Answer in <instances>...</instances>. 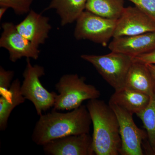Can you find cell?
<instances>
[{
	"mask_svg": "<svg viewBox=\"0 0 155 155\" xmlns=\"http://www.w3.org/2000/svg\"><path fill=\"white\" fill-rule=\"evenodd\" d=\"M91 124L86 105H81L67 113L53 109L50 113L40 116L31 138L35 144L43 146L50 141L65 137L89 133Z\"/></svg>",
	"mask_w": 155,
	"mask_h": 155,
	"instance_id": "obj_1",
	"label": "cell"
},
{
	"mask_svg": "<svg viewBox=\"0 0 155 155\" xmlns=\"http://www.w3.org/2000/svg\"><path fill=\"white\" fill-rule=\"evenodd\" d=\"M87 107L93 126V147L96 155H118L122 147L119 121L114 110L104 101L89 100Z\"/></svg>",
	"mask_w": 155,
	"mask_h": 155,
	"instance_id": "obj_2",
	"label": "cell"
},
{
	"mask_svg": "<svg viewBox=\"0 0 155 155\" xmlns=\"http://www.w3.org/2000/svg\"><path fill=\"white\" fill-rule=\"evenodd\" d=\"M86 78L76 74H65L55 84L57 94L53 110L71 111L79 107L84 101L98 99L101 92L85 82Z\"/></svg>",
	"mask_w": 155,
	"mask_h": 155,
	"instance_id": "obj_3",
	"label": "cell"
},
{
	"mask_svg": "<svg viewBox=\"0 0 155 155\" xmlns=\"http://www.w3.org/2000/svg\"><path fill=\"white\" fill-rule=\"evenodd\" d=\"M81 58L91 64L115 91L125 87L127 73L133 63L132 57L111 51L103 55L83 54Z\"/></svg>",
	"mask_w": 155,
	"mask_h": 155,
	"instance_id": "obj_4",
	"label": "cell"
},
{
	"mask_svg": "<svg viewBox=\"0 0 155 155\" xmlns=\"http://www.w3.org/2000/svg\"><path fill=\"white\" fill-rule=\"evenodd\" d=\"M45 75L44 67L32 65L30 58L26 59V65L22 74L21 93L25 99L30 101L38 116L53 107L57 94L50 92L43 86L40 78Z\"/></svg>",
	"mask_w": 155,
	"mask_h": 155,
	"instance_id": "obj_5",
	"label": "cell"
},
{
	"mask_svg": "<svg viewBox=\"0 0 155 155\" xmlns=\"http://www.w3.org/2000/svg\"><path fill=\"white\" fill-rule=\"evenodd\" d=\"M117 19H108L85 10L76 20L74 36L107 46L114 37Z\"/></svg>",
	"mask_w": 155,
	"mask_h": 155,
	"instance_id": "obj_6",
	"label": "cell"
},
{
	"mask_svg": "<svg viewBox=\"0 0 155 155\" xmlns=\"http://www.w3.org/2000/svg\"><path fill=\"white\" fill-rule=\"evenodd\" d=\"M119 121L122 141L120 155H143L142 144L147 137V131L139 128L134 121L133 114L114 103L109 102Z\"/></svg>",
	"mask_w": 155,
	"mask_h": 155,
	"instance_id": "obj_7",
	"label": "cell"
},
{
	"mask_svg": "<svg viewBox=\"0 0 155 155\" xmlns=\"http://www.w3.org/2000/svg\"><path fill=\"white\" fill-rule=\"evenodd\" d=\"M3 32L0 38V47L8 50L9 59L13 63L22 58L36 60L40 54L39 47L34 44L19 33L16 25L11 22L2 25Z\"/></svg>",
	"mask_w": 155,
	"mask_h": 155,
	"instance_id": "obj_8",
	"label": "cell"
},
{
	"mask_svg": "<svg viewBox=\"0 0 155 155\" xmlns=\"http://www.w3.org/2000/svg\"><path fill=\"white\" fill-rule=\"evenodd\" d=\"M155 31V21L134 6L124 8L117 20L114 37L132 36Z\"/></svg>",
	"mask_w": 155,
	"mask_h": 155,
	"instance_id": "obj_9",
	"label": "cell"
},
{
	"mask_svg": "<svg viewBox=\"0 0 155 155\" xmlns=\"http://www.w3.org/2000/svg\"><path fill=\"white\" fill-rule=\"evenodd\" d=\"M42 147L46 155H95L92 137L89 133L65 137L50 141Z\"/></svg>",
	"mask_w": 155,
	"mask_h": 155,
	"instance_id": "obj_10",
	"label": "cell"
},
{
	"mask_svg": "<svg viewBox=\"0 0 155 155\" xmlns=\"http://www.w3.org/2000/svg\"><path fill=\"white\" fill-rule=\"evenodd\" d=\"M108 48L111 51L134 57L155 50V31L113 38Z\"/></svg>",
	"mask_w": 155,
	"mask_h": 155,
	"instance_id": "obj_11",
	"label": "cell"
},
{
	"mask_svg": "<svg viewBox=\"0 0 155 155\" xmlns=\"http://www.w3.org/2000/svg\"><path fill=\"white\" fill-rule=\"evenodd\" d=\"M49 17L31 10L16 28L20 34L37 46L44 44L51 29Z\"/></svg>",
	"mask_w": 155,
	"mask_h": 155,
	"instance_id": "obj_12",
	"label": "cell"
},
{
	"mask_svg": "<svg viewBox=\"0 0 155 155\" xmlns=\"http://www.w3.org/2000/svg\"><path fill=\"white\" fill-rule=\"evenodd\" d=\"M125 87L151 96L155 93V80L145 64L133 62L127 73Z\"/></svg>",
	"mask_w": 155,
	"mask_h": 155,
	"instance_id": "obj_13",
	"label": "cell"
},
{
	"mask_svg": "<svg viewBox=\"0 0 155 155\" xmlns=\"http://www.w3.org/2000/svg\"><path fill=\"white\" fill-rule=\"evenodd\" d=\"M150 96L143 93L124 87L115 91L109 102L114 103L132 114H137L148 104Z\"/></svg>",
	"mask_w": 155,
	"mask_h": 155,
	"instance_id": "obj_14",
	"label": "cell"
},
{
	"mask_svg": "<svg viewBox=\"0 0 155 155\" xmlns=\"http://www.w3.org/2000/svg\"><path fill=\"white\" fill-rule=\"evenodd\" d=\"M87 0H51L44 11L54 9L61 18V26L76 21L85 11Z\"/></svg>",
	"mask_w": 155,
	"mask_h": 155,
	"instance_id": "obj_15",
	"label": "cell"
},
{
	"mask_svg": "<svg viewBox=\"0 0 155 155\" xmlns=\"http://www.w3.org/2000/svg\"><path fill=\"white\" fill-rule=\"evenodd\" d=\"M21 82L15 79L11 84L8 93L0 97V130L4 131L8 126V121L11 113L26 100L21 91Z\"/></svg>",
	"mask_w": 155,
	"mask_h": 155,
	"instance_id": "obj_16",
	"label": "cell"
},
{
	"mask_svg": "<svg viewBox=\"0 0 155 155\" xmlns=\"http://www.w3.org/2000/svg\"><path fill=\"white\" fill-rule=\"evenodd\" d=\"M125 8L124 0H87L85 10L102 17L116 20Z\"/></svg>",
	"mask_w": 155,
	"mask_h": 155,
	"instance_id": "obj_17",
	"label": "cell"
},
{
	"mask_svg": "<svg viewBox=\"0 0 155 155\" xmlns=\"http://www.w3.org/2000/svg\"><path fill=\"white\" fill-rule=\"evenodd\" d=\"M137 116L143 123L150 147L155 155V93L150 96L149 102L145 109Z\"/></svg>",
	"mask_w": 155,
	"mask_h": 155,
	"instance_id": "obj_18",
	"label": "cell"
},
{
	"mask_svg": "<svg viewBox=\"0 0 155 155\" xmlns=\"http://www.w3.org/2000/svg\"><path fill=\"white\" fill-rule=\"evenodd\" d=\"M34 0H0V7L13 9L15 14L22 15L28 14Z\"/></svg>",
	"mask_w": 155,
	"mask_h": 155,
	"instance_id": "obj_19",
	"label": "cell"
},
{
	"mask_svg": "<svg viewBox=\"0 0 155 155\" xmlns=\"http://www.w3.org/2000/svg\"><path fill=\"white\" fill-rule=\"evenodd\" d=\"M14 75V71L6 70L0 67V96H5L8 93L12 79Z\"/></svg>",
	"mask_w": 155,
	"mask_h": 155,
	"instance_id": "obj_20",
	"label": "cell"
},
{
	"mask_svg": "<svg viewBox=\"0 0 155 155\" xmlns=\"http://www.w3.org/2000/svg\"><path fill=\"white\" fill-rule=\"evenodd\" d=\"M155 21V0H127Z\"/></svg>",
	"mask_w": 155,
	"mask_h": 155,
	"instance_id": "obj_21",
	"label": "cell"
},
{
	"mask_svg": "<svg viewBox=\"0 0 155 155\" xmlns=\"http://www.w3.org/2000/svg\"><path fill=\"white\" fill-rule=\"evenodd\" d=\"M133 62L141 64H155V50L133 58Z\"/></svg>",
	"mask_w": 155,
	"mask_h": 155,
	"instance_id": "obj_22",
	"label": "cell"
},
{
	"mask_svg": "<svg viewBox=\"0 0 155 155\" xmlns=\"http://www.w3.org/2000/svg\"><path fill=\"white\" fill-rule=\"evenodd\" d=\"M145 65L151 73L153 77L154 78L155 80V64H147Z\"/></svg>",
	"mask_w": 155,
	"mask_h": 155,
	"instance_id": "obj_23",
	"label": "cell"
},
{
	"mask_svg": "<svg viewBox=\"0 0 155 155\" xmlns=\"http://www.w3.org/2000/svg\"><path fill=\"white\" fill-rule=\"evenodd\" d=\"M8 9V8L5 7H1L0 8V19H2L4 14L5 13L7 10Z\"/></svg>",
	"mask_w": 155,
	"mask_h": 155,
	"instance_id": "obj_24",
	"label": "cell"
}]
</instances>
